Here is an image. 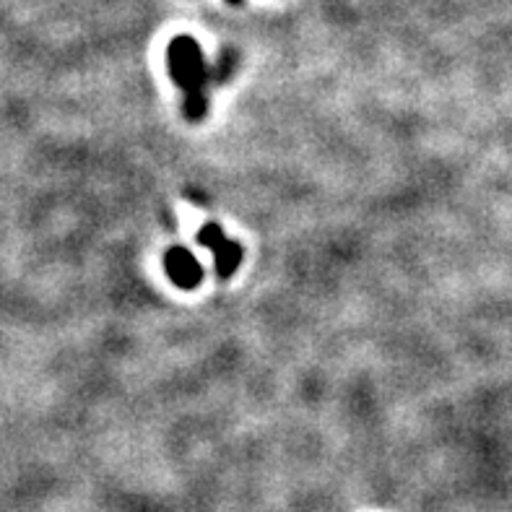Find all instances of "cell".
I'll use <instances>...</instances> for the list:
<instances>
[{
  "instance_id": "cell-1",
  "label": "cell",
  "mask_w": 512,
  "mask_h": 512,
  "mask_svg": "<svg viewBox=\"0 0 512 512\" xmlns=\"http://www.w3.org/2000/svg\"><path fill=\"white\" fill-rule=\"evenodd\" d=\"M169 76L182 91V112L190 123H198L208 115V63L203 58L201 45L190 34H180L167 47Z\"/></svg>"
},
{
  "instance_id": "cell-2",
  "label": "cell",
  "mask_w": 512,
  "mask_h": 512,
  "mask_svg": "<svg viewBox=\"0 0 512 512\" xmlns=\"http://www.w3.org/2000/svg\"><path fill=\"white\" fill-rule=\"evenodd\" d=\"M198 242L203 247H208L211 253H214V263H216V276L221 281H229L237 273L242 263V245L240 242L229 240L227 234L221 232V227L216 221H208L203 224L201 232H198Z\"/></svg>"
},
{
  "instance_id": "cell-3",
  "label": "cell",
  "mask_w": 512,
  "mask_h": 512,
  "mask_svg": "<svg viewBox=\"0 0 512 512\" xmlns=\"http://www.w3.org/2000/svg\"><path fill=\"white\" fill-rule=\"evenodd\" d=\"M164 271H167L169 281L175 286H180V289H185V292L198 289L203 281L201 260L195 258L188 247L182 245H172L167 253H164Z\"/></svg>"
},
{
  "instance_id": "cell-4",
  "label": "cell",
  "mask_w": 512,
  "mask_h": 512,
  "mask_svg": "<svg viewBox=\"0 0 512 512\" xmlns=\"http://www.w3.org/2000/svg\"><path fill=\"white\" fill-rule=\"evenodd\" d=\"M227 3H232V6H240L242 0H227Z\"/></svg>"
}]
</instances>
